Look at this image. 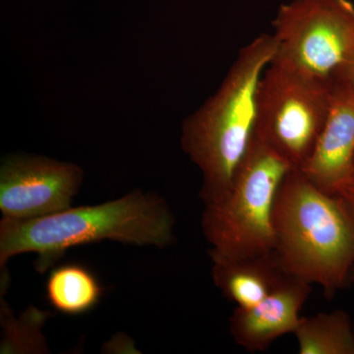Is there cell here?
<instances>
[{
  "instance_id": "9c48e42d",
  "label": "cell",
  "mask_w": 354,
  "mask_h": 354,
  "mask_svg": "<svg viewBox=\"0 0 354 354\" xmlns=\"http://www.w3.org/2000/svg\"><path fill=\"white\" fill-rule=\"evenodd\" d=\"M310 292L311 285L288 277L259 304L235 308L230 320L232 337L249 353L267 351L279 337L295 333Z\"/></svg>"
},
{
  "instance_id": "9a60e30c",
  "label": "cell",
  "mask_w": 354,
  "mask_h": 354,
  "mask_svg": "<svg viewBox=\"0 0 354 354\" xmlns=\"http://www.w3.org/2000/svg\"><path fill=\"white\" fill-rule=\"evenodd\" d=\"M351 281L354 285V268H353V272H351Z\"/></svg>"
},
{
  "instance_id": "3957f363",
  "label": "cell",
  "mask_w": 354,
  "mask_h": 354,
  "mask_svg": "<svg viewBox=\"0 0 354 354\" xmlns=\"http://www.w3.org/2000/svg\"><path fill=\"white\" fill-rule=\"evenodd\" d=\"M274 253L288 276L332 298L351 281L354 223L341 198L319 188L300 169L288 172L274 208Z\"/></svg>"
},
{
  "instance_id": "ba28073f",
  "label": "cell",
  "mask_w": 354,
  "mask_h": 354,
  "mask_svg": "<svg viewBox=\"0 0 354 354\" xmlns=\"http://www.w3.org/2000/svg\"><path fill=\"white\" fill-rule=\"evenodd\" d=\"M353 169L354 90L335 81L322 132L311 157L300 171L319 188L335 194Z\"/></svg>"
},
{
  "instance_id": "8992f818",
  "label": "cell",
  "mask_w": 354,
  "mask_h": 354,
  "mask_svg": "<svg viewBox=\"0 0 354 354\" xmlns=\"http://www.w3.org/2000/svg\"><path fill=\"white\" fill-rule=\"evenodd\" d=\"M332 88L271 62L258 90L255 136L302 169L327 120Z\"/></svg>"
},
{
  "instance_id": "277c9868",
  "label": "cell",
  "mask_w": 354,
  "mask_h": 354,
  "mask_svg": "<svg viewBox=\"0 0 354 354\" xmlns=\"http://www.w3.org/2000/svg\"><path fill=\"white\" fill-rule=\"evenodd\" d=\"M295 169L254 137L227 192L206 205L203 234L213 262L274 252V208L279 187Z\"/></svg>"
},
{
  "instance_id": "8fae6325",
  "label": "cell",
  "mask_w": 354,
  "mask_h": 354,
  "mask_svg": "<svg viewBox=\"0 0 354 354\" xmlns=\"http://www.w3.org/2000/svg\"><path fill=\"white\" fill-rule=\"evenodd\" d=\"M293 335L299 354H354V327L344 310L301 318Z\"/></svg>"
},
{
  "instance_id": "30bf717a",
  "label": "cell",
  "mask_w": 354,
  "mask_h": 354,
  "mask_svg": "<svg viewBox=\"0 0 354 354\" xmlns=\"http://www.w3.org/2000/svg\"><path fill=\"white\" fill-rule=\"evenodd\" d=\"M212 276L223 297L239 308L259 304L290 277L274 252L213 262Z\"/></svg>"
},
{
  "instance_id": "52a82bcc",
  "label": "cell",
  "mask_w": 354,
  "mask_h": 354,
  "mask_svg": "<svg viewBox=\"0 0 354 354\" xmlns=\"http://www.w3.org/2000/svg\"><path fill=\"white\" fill-rule=\"evenodd\" d=\"M83 181L71 162L39 156L6 158L0 169V211L3 218L30 220L69 209Z\"/></svg>"
},
{
  "instance_id": "7c38bea8",
  "label": "cell",
  "mask_w": 354,
  "mask_h": 354,
  "mask_svg": "<svg viewBox=\"0 0 354 354\" xmlns=\"http://www.w3.org/2000/svg\"><path fill=\"white\" fill-rule=\"evenodd\" d=\"M102 288L97 278L80 265H66L53 270L46 283V297L58 311L79 315L94 308Z\"/></svg>"
},
{
  "instance_id": "7a4b0ae2",
  "label": "cell",
  "mask_w": 354,
  "mask_h": 354,
  "mask_svg": "<svg viewBox=\"0 0 354 354\" xmlns=\"http://www.w3.org/2000/svg\"><path fill=\"white\" fill-rule=\"evenodd\" d=\"M276 53L272 35H260L246 44L216 94L184 121L181 146L202 172L205 205L227 192L252 144L261 78Z\"/></svg>"
},
{
  "instance_id": "5b68a950",
  "label": "cell",
  "mask_w": 354,
  "mask_h": 354,
  "mask_svg": "<svg viewBox=\"0 0 354 354\" xmlns=\"http://www.w3.org/2000/svg\"><path fill=\"white\" fill-rule=\"evenodd\" d=\"M277 53L272 62L333 87L354 55L351 0H292L272 22Z\"/></svg>"
},
{
  "instance_id": "6da1fadb",
  "label": "cell",
  "mask_w": 354,
  "mask_h": 354,
  "mask_svg": "<svg viewBox=\"0 0 354 354\" xmlns=\"http://www.w3.org/2000/svg\"><path fill=\"white\" fill-rule=\"evenodd\" d=\"M169 205L152 193L135 191L120 199L69 208L30 220L2 218L0 266L23 253H36L35 268L46 272L72 247L104 241L169 246L174 241Z\"/></svg>"
},
{
  "instance_id": "4fadbf2b",
  "label": "cell",
  "mask_w": 354,
  "mask_h": 354,
  "mask_svg": "<svg viewBox=\"0 0 354 354\" xmlns=\"http://www.w3.org/2000/svg\"><path fill=\"white\" fill-rule=\"evenodd\" d=\"M335 195L341 198L342 201L344 202L354 223V169L348 180L342 184Z\"/></svg>"
},
{
  "instance_id": "5bb4252c",
  "label": "cell",
  "mask_w": 354,
  "mask_h": 354,
  "mask_svg": "<svg viewBox=\"0 0 354 354\" xmlns=\"http://www.w3.org/2000/svg\"><path fill=\"white\" fill-rule=\"evenodd\" d=\"M335 81H341L354 90V55L339 70Z\"/></svg>"
}]
</instances>
